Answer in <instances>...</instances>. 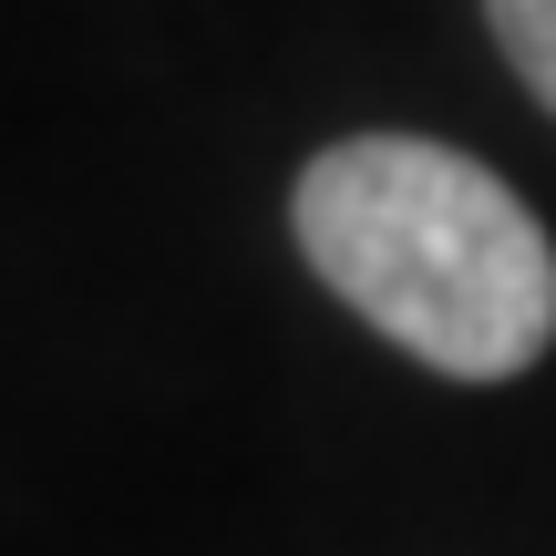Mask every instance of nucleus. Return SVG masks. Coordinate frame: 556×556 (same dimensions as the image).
<instances>
[{
    "instance_id": "nucleus-1",
    "label": "nucleus",
    "mask_w": 556,
    "mask_h": 556,
    "mask_svg": "<svg viewBox=\"0 0 556 556\" xmlns=\"http://www.w3.org/2000/svg\"><path fill=\"white\" fill-rule=\"evenodd\" d=\"M309 268L454 381H516L556 340V248L495 165L422 135H351L289 197Z\"/></svg>"
},
{
    "instance_id": "nucleus-2",
    "label": "nucleus",
    "mask_w": 556,
    "mask_h": 556,
    "mask_svg": "<svg viewBox=\"0 0 556 556\" xmlns=\"http://www.w3.org/2000/svg\"><path fill=\"white\" fill-rule=\"evenodd\" d=\"M484 21H495L505 62H516V83L556 114V0H484Z\"/></svg>"
}]
</instances>
